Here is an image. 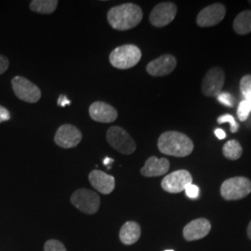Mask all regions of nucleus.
<instances>
[{"mask_svg":"<svg viewBox=\"0 0 251 251\" xmlns=\"http://www.w3.org/2000/svg\"><path fill=\"white\" fill-rule=\"evenodd\" d=\"M143 17V10L133 3L118 5L110 9L107 13L109 25L119 31L134 28L142 22Z\"/></svg>","mask_w":251,"mask_h":251,"instance_id":"obj_1","label":"nucleus"},{"mask_svg":"<svg viewBox=\"0 0 251 251\" xmlns=\"http://www.w3.org/2000/svg\"><path fill=\"white\" fill-rule=\"evenodd\" d=\"M158 149L162 153L185 157L194 151V143L187 135L179 131H166L162 133L157 143Z\"/></svg>","mask_w":251,"mask_h":251,"instance_id":"obj_2","label":"nucleus"},{"mask_svg":"<svg viewBox=\"0 0 251 251\" xmlns=\"http://www.w3.org/2000/svg\"><path fill=\"white\" fill-rule=\"evenodd\" d=\"M142 59L141 50L135 45H123L116 48L109 56L111 64L117 69H129L134 67Z\"/></svg>","mask_w":251,"mask_h":251,"instance_id":"obj_3","label":"nucleus"},{"mask_svg":"<svg viewBox=\"0 0 251 251\" xmlns=\"http://www.w3.org/2000/svg\"><path fill=\"white\" fill-rule=\"evenodd\" d=\"M251 193V179L245 177H233L226 179L221 186V195L225 200H240Z\"/></svg>","mask_w":251,"mask_h":251,"instance_id":"obj_4","label":"nucleus"},{"mask_svg":"<svg viewBox=\"0 0 251 251\" xmlns=\"http://www.w3.org/2000/svg\"><path fill=\"white\" fill-rule=\"evenodd\" d=\"M106 140L117 152L123 154H131L135 152L137 145L132 137L120 126H111L106 133Z\"/></svg>","mask_w":251,"mask_h":251,"instance_id":"obj_5","label":"nucleus"},{"mask_svg":"<svg viewBox=\"0 0 251 251\" xmlns=\"http://www.w3.org/2000/svg\"><path fill=\"white\" fill-rule=\"evenodd\" d=\"M71 203L81 212L86 214H95L100 205V197L89 189H78L71 197Z\"/></svg>","mask_w":251,"mask_h":251,"instance_id":"obj_6","label":"nucleus"},{"mask_svg":"<svg viewBox=\"0 0 251 251\" xmlns=\"http://www.w3.org/2000/svg\"><path fill=\"white\" fill-rule=\"evenodd\" d=\"M11 84L15 95L24 101L36 103L41 98V90L25 77L15 76L11 80Z\"/></svg>","mask_w":251,"mask_h":251,"instance_id":"obj_7","label":"nucleus"},{"mask_svg":"<svg viewBox=\"0 0 251 251\" xmlns=\"http://www.w3.org/2000/svg\"><path fill=\"white\" fill-rule=\"evenodd\" d=\"M225 75L220 67L210 68L202 81V92L206 97H217L224 88Z\"/></svg>","mask_w":251,"mask_h":251,"instance_id":"obj_8","label":"nucleus"},{"mask_svg":"<svg viewBox=\"0 0 251 251\" xmlns=\"http://www.w3.org/2000/svg\"><path fill=\"white\" fill-rule=\"evenodd\" d=\"M193 183V177L189 171L179 170L167 175L162 179L161 187L171 194H179Z\"/></svg>","mask_w":251,"mask_h":251,"instance_id":"obj_9","label":"nucleus"},{"mask_svg":"<svg viewBox=\"0 0 251 251\" xmlns=\"http://www.w3.org/2000/svg\"><path fill=\"white\" fill-rule=\"evenodd\" d=\"M177 6L173 2H162L152 9L149 21L155 27L167 26L175 19Z\"/></svg>","mask_w":251,"mask_h":251,"instance_id":"obj_10","label":"nucleus"},{"mask_svg":"<svg viewBox=\"0 0 251 251\" xmlns=\"http://www.w3.org/2000/svg\"><path fill=\"white\" fill-rule=\"evenodd\" d=\"M82 137L80 130L75 126L64 124L56 131L54 142L62 148L69 149L80 144Z\"/></svg>","mask_w":251,"mask_h":251,"instance_id":"obj_11","label":"nucleus"},{"mask_svg":"<svg viewBox=\"0 0 251 251\" xmlns=\"http://www.w3.org/2000/svg\"><path fill=\"white\" fill-rule=\"evenodd\" d=\"M226 8L223 4L215 3L198 13L197 24L200 27H211L220 24L225 17Z\"/></svg>","mask_w":251,"mask_h":251,"instance_id":"obj_12","label":"nucleus"},{"mask_svg":"<svg viewBox=\"0 0 251 251\" xmlns=\"http://www.w3.org/2000/svg\"><path fill=\"white\" fill-rule=\"evenodd\" d=\"M176 65V58L171 54H165L148 63L146 71L152 76H164L173 72Z\"/></svg>","mask_w":251,"mask_h":251,"instance_id":"obj_13","label":"nucleus"},{"mask_svg":"<svg viewBox=\"0 0 251 251\" xmlns=\"http://www.w3.org/2000/svg\"><path fill=\"white\" fill-rule=\"evenodd\" d=\"M211 230V225L208 220L200 218L192 221L183 228V237L187 241H196L206 237Z\"/></svg>","mask_w":251,"mask_h":251,"instance_id":"obj_14","label":"nucleus"},{"mask_svg":"<svg viewBox=\"0 0 251 251\" xmlns=\"http://www.w3.org/2000/svg\"><path fill=\"white\" fill-rule=\"evenodd\" d=\"M91 119L100 123H112L116 121L118 115L116 108L104 101H95L90 106Z\"/></svg>","mask_w":251,"mask_h":251,"instance_id":"obj_15","label":"nucleus"},{"mask_svg":"<svg viewBox=\"0 0 251 251\" xmlns=\"http://www.w3.org/2000/svg\"><path fill=\"white\" fill-rule=\"evenodd\" d=\"M89 179L92 187L103 195L111 194L116 187L115 178L103 171L98 170L91 171L89 175Z\"/></svg>","mask_w":251,"mask_h":251,"instance_id":"obj_16","label":"nucleus"},{"mask_svg":"<svg viewBox=\"0 0 251 251\" xmlns=\"http://www.w3.org/2000/svg\"><path fill=\"white\" fill-rule=\"evenodd\" d=\"M171 164L167 158H157L156 156L149 157L141 170L144 177H159L168 173Z\"/></svg>","mask_w":251,"mask_h":251,"instance_id":"obj_17","label":"nucleus"},{"mask_svg":"<svg viewBox=\"0 0 251 251\" xmlns=\"http://www.w3.org/2000/svg\"><path fill=\"white\" fill-rule=\"evenodd\" d=\"M141 226L135 222H126L120 229L119 238L125 245H133L141 237Z\"/></svg>","mask_w":251,"mask_h":251,"instance_id":"obj_18","label":"nucleus"},{"mask_svg":"<svg viewBox=\"0 0 251 251\" xmlns=\"http://www.w3.org/2000/svg\"><path fill=\"white\" fill-rule=\"evenodd\" d=\"M233 30L238 35H248L251 33V10L240 12L233 21Z\"/></svg>","mask_w":251,"mask_h":251,"instance_id":"obj_19","label":"nucleus"},{"mask_svg":"<svg viewBox=\"0 0 251 251\" xmlns=\"http://www.w3.org/2000/svg\"><path fill=\"white\" fill-rule=\"evenodd\" d=\"M58 3L57 0H34L30 3V9L37 13L50 14L57 9Z\"/></svg>","mask_w":251,"mask_h":251,"instance_id":"obj_20","label":"nucleus"},{"mask_svg":"<svg viewBox=\"0 0 251 251\" xmlns=\"http://www.w3.org/2000/svg\"><path fill=\"white\" fill-rule=\"evenodd\" d=\"M223 153L226 158L230 160H237L242 155V146L238 141L230 140L224 145Z\"/></svg>","mask_w":251,"mask_h":251,"instance_id":"obj_21","label":"nucleus"},{"mask_svg":"<svg viewBox=\"0 0 251 251\" xmlns=\"http://www.w3.org/2000/svg\"><path fill=\"white\" fill-rule=\"evenodd\" d=\"M251 112V105L246 100H243L242 101L239 103L238 108H237V117L240 121H246L248 117H250V114Z\"/></svg>","mask_w":251,"mask_h":251,"instance_id":"obj_22","label":"nucleus"},{"mask_svg":"<svg viewBox=\"0 0 251 251\" xmlns=\"http://www.w3.org/2000/svg\"><path fill=\"white\" fill-rule=\"evenodd\" d=\"M217 122L219 124H224V123H229L231 126V132L232 133H235L238 131V128H239V124L236 123L234 117L232 115H229V114H226V115H223L221 117H218L217 119Z\"/></svg>","mask_w":251,"mask_h":251,"instance_id":"obj_23","label":"nucleus"},{"mask_svg":"<svg viewBox=\"0 0 251 251\" xmlns=\"http://www.w3.org/2000/svg\"><path fill=\"white\" fill-rule=\"evenodd\" d=\"M44 251H67L63 244L58 240L50 239L45 243Z\"/></svg>","mask_w":251,"mask_h":251,"instance_id":"obj_24","label":"nucleus"},{"mask_svg":"<svg viewBox=\"0 0 251 251\" xmlns=\"http://www.w3.org/2000/svg\"><path fill=\"white\" fill-rule=\"evenodd\" d=\"M218 100L223 103L224 105H226L228 107H233L234 105V98L232 94L228 93V92H221L218 96Z\"/></svg>","mask_w":251,"mask_h":251,"instance_id":"obj_25","label":"nucleus"},{"mask_svg":"<svg viewBox=\"0 0 251 251\" xmlns=\"http://www.w3.org/2000/svg\"><path fill=\"white\" fill-rule=\"evenodd\" d=\"M240 90L242 92L243 96L251 92V75H244L240 80Z\"/></svg>","mask_w":251,"mask_h":251,"instance_id":"obj_26","label":"nucleus"},{"mask_svg":"<svg viewBox=\"0 0 251 251\" xmlns=\"http://www.w3.org/2000/svg\"><path fill=\"white\" fill-rule=\"evenodd\" d=\"M185 193H186V196L190 198H197L199 196V188L197 185L191 183L189 184L188 186L185 188Z\"/></svg>","mask_w":251,"mask_h":251,"instance_id":"obj_27","label":"nucleus"},{"mask_svg":"<svg viewBox=\"0 0 251 251\" xmlns=\"http://www.w3.org/2000/svg\"><path fill=\"white\" fill-rule=\"evenodd\" d=\"M9 59L4 55H0V75L6 72L9 68Z\"/></svg>","mask_w":251,"mask_h":251,"instance_id":"obj_28","label":"nucleus"},{"mask_svg":"<svg viewBox=\"0 0 251 251\" xmlns=\"http://www.w3.org/2000/svg\"><path fill=\"white\" fill-rule=\"evenodd\" d=\"M10 119V113L7 108L0 105V123L8 121Z\"/></svg>","mask_w":251,"mask_h":251,"instance_id":"obj_29","label":"nucleus"},{"mask_svg":"<svg viewBox=\"0 0 251 251\" xmlns=\"http://www.w3.org/2000/svg\"><path fill=\"white\" fill-rule=\"evenodd\" d=\"M71 103L70 100L68 99L65 95H61L58 99V105L62 106V107H65L66 105H69Z\"/></svg>","mask_w":251,"mask_h":251,"instance_id":"obj_30","label":"nucleus"},{"mask_svg":"<svg viewBox=\"0 0 251 251\" xmlns=\"http://www.w3.org/2000/svg\"><path fill=\"white\" fill-rule=\"evenodd\" d=\"M215 135L219 140H224V139H225V137H226L225 130L222 129V128H216Z\"/></svg>","mask_w":251,"mask_h":251,"instance_id":"obj_31","label":"nucleus"},{"mask_svg":"<svg viewBox=\"0 0 251 251\" xmlns=\"http://www.w3.org/2000/svg\"><path fill=\"white\" fill-rule=\"evenodd\" d=\"M244 98H245V100L251 105V93H249V94H247L246 96H244Z\"/></svg>","mask_w":251,"mask_h":251,"instance_id":"obj_32","label":"nucleus"},{"mask_svg":"<svg viewBox=\"0 0 251 251\" xmlns=\"http://www.w3.org/2000/svg\"><path fill=\"white\" fill-rule=\"evenodd\" d=\"M247 233H248V236H249V238L251 239V222L250 223L249 226H248V230H247Z\"/></svg>","mask_w":251,"mask_h":251,"instance_id":"obj_33","label":"nucleus"},{"mask_svg":"<svg viewBox=\"0 0 251 251\" xmlns=\"http://www.w3.org/2000/svg\"><path fill=\"white\" fill-rule=\"evenodd\" d=\"M113 162V159L112 158H105V160H104V165H107L109 163H112Z\"/></svg>","mask_w":251,"mask_h":251,"instance_id":"obj_34","label":"nucleus"},{"mask_svg":"<svg viewBox=\"0 0 251 251\" xmlns=\"http://www.w3.org/2000/svg\"><path fill=\"white\" fill-rule=\"evenodd\" d=\"M174 251L173 250H168V251Z\"/></svg>","mask_w":251,"mask_h":251,"instance_id":"obj_35","label":"nucleus"},{"mask_svg":"<svg viewBox=\"0 0 251 251\" xmlns=\"http://www.w3.org/2000/svg\"><path fill=\"white\" fill-rule=\"evenodd\" d=\"M250 4L251 5V1H250Z\"/></svg>","mask_w":251,"mask_h":251,"instance_id":"obj_36","label":"nucleus"}]
</instances>
